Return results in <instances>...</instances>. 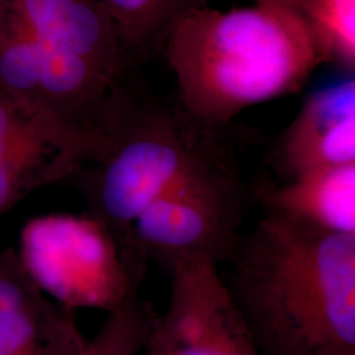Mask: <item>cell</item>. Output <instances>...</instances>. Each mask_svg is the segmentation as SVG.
I'll return each instance as SVG.
<instances>
[{
  "label": "cell",
  "mask_w": 355,
  "mask_h": 355,
  "mask_svg": "<svg viewBox=\"0 0 355 355\" xmlns=\"http://www.w3.org/2000/svg\"><path fill=\"white\" fill-rule=\"evenodd\" d=\"M98 136L96 155L76 175L89 215L128 245L130 225L154 200L233 164L216 130L195 123L177 103L144 96L128 82L114 92Z\"/></svg>",
  "instance_id": "obj_4"
},
{
  "label": "cell",
  "mask_w": 355,
  "mask_h": 355,
  "mask_svg": "<svg viewBox=\"0 0 355 355\" xmlns=\"http://www.w3.org/2000/svg\"><path fill=\"white\" fill-rule=\"evenodd\" d=\"M355 164V79L311 94L280 140L275 168L286 180Z\"/></svg>",
  "instance_id": "obj_10"
},
{
  "label": "cell",
  "mask_w": 355,
  "mask_h": 355,
  "mask_svg": "<svg viewBox=\"0 0 355 355\" xmlns=\"http://www.w3.org/2000/svg\"><path fill=\"white\" fill-rule=\"evenodd\" d=\"M229 263L230 296L261 355H355V234L266 214Z\"/></svg>",
  "instance_id": "obj_1"
},
{
  "label": "cell",
  "mask_w": 355,
  "mask_h": 355,
  "mask_svg": "<svg viewBox=\"0 0 355 355\" xmlns=\"http://www.w3.org/2000/svg\"><path fill=\"white\" fill-rule=\"evenodd\" d=\"M254 1H277V3H282L288 6V0H254Z\"/></svg>",
  "instance_id": "obj_16"
},
{
  "label": "cell",
  "mask_w": 355,
  "mask_h": 355,
  "mask_svg": "<svg viewBox=\"0 0 355 355\" xmlns=\"http://www.w3.org/2000/svg\"><path fill=\"white\" fill-rule=\"evenodd\" d=\"M177 104L218 132L243 110L297 92L324 64L303 16L277 1L183 16L164 44Z\"/></svg>",
  "instance_id": "obj_2"
},
{
  "label": "cell",
  "mask_w": 355,
  "mask_h": 355,
  "mask_svg": "<svg viewBox=\"0 0 355 355\" xmlns=\"http://www.w3.org/2000/svg\"><path fill=\"white\" fill-rule=\"evenodd\" d=\"M266 214L331 234H355V164L318 168L265 186Z\"/></svg>",
  "instance_id": "obj_11"
},
{
  "label": "cell",
  "mask_w": 355,
  "mask_h": 355,
  "mask_svg": "<svg viewBox=\"0 0 355 355\" xmlns=\"http://www.w3.org/2000/svg\"><path fill=\"white\" fill-rule=\"evenodd\" d=\"M245 189L234 164L183 182L148 205L129 229V242L146 261L167 268L184 258L229 262L241 240Z\"/></svg>",
  "instance_id": "obj_5"
},
{
  "label": "cell",
  "mask_w": 355,
  "mask_h": 355,
  "mask_svg": "<svg viewBox=\"0 0 355 355\" xmlns=\"http://www.w3.org/2000/svg\"><path fill=\"white\" fill-rule=\"evenodd\" d=\"M306 1H309V0H288V6L292 7L293 10H296V8H299L302 4H304Z\"/></svg>",
  "instance_id": "obj_15"
},
{
  "label": "cell",
  "mask_w": 355,
  "mask_h": 355,
  "mask_svg": "<svg viewBox=\"0 0 355 355\" xmlns=\"http://www.w3.org/2000/svg\"><path fill=\"white\" fill-rule=\"evenodd\" d=\"M167 270L168 305L139 355H261L217 263L184 258Z\"/></svg>",
  "instance_id": "obj_7"
},
{
  "label": "cell",
  "mask_w": 355,
  "mask_h": 355,
  "mask_svg": "<svg viewBox=\"0 0 355 355\" xmlns=\"http://www.w3.org/2000/svg\"><path fill=\"white\" fill-rule=\"evenodd\" d=\"M157 315L139 297L108 313L79 355H139Z\"/></svg>",
  "instance_id": "obj_14"
},
{
  "label": "cell",
  "mask_w": 355,
  "mask_h": 355,
  "mask_svg": "<svg viewBox=\"0 0 355 355\" xmlns=\"http://www.w3.org/2000/svg\"><path fill=\"white\" fill-rule=\"evenodd\" d=\"M112 19L132 61L164 48L178 21L208 0H98Z\"/></svg>",
  "instance_id": "obj_12"
},
{
  "label": "cell",
  "mask_w": 355,
  "mask_h": 355,
  "mask_svg": "<svg viewBox=\"0 0 355 355\" xmlns=\"http://www.w3.org/2000/svg\"><path fill=\"white\" fill-rule=\"evenodd\" d=\"M74 312L44 291L13 248L0 252V355H79Z\"/></svg>",
  "instance_id": "obj_9"
},
{
  "label": "cell",
  "mask_w": 355,
  "mask_h": 355,
  "mask_svg": "<svg viewBox=\"0 0 355 355\" xmlns=\"http://www.w3.org/2000/svg\"><path fill=\"white\" fill-rule=\"evenodd\" d=\"M296 11L309 26L324 62L354 67L355 0H309Z\"/></svg>",
  "instance_id": "obj_13"
},
{
  "label": "cell",
  "mask_w": 355,
  "mask_h": 355,
  "mask_svg": "<svg viewBox=\"0 0 355 355\" xmlns=\"http://www.w3.org/2000/svg\"><path fill=\"white\" fill-rule=\"evenodd\" d=\"M132 62L98 0H0V89L48 124L98 137Z\"/></svg>",
  "instance_id": "obj_3"
},
{
  "label": "cell",
  "mask_w": 355,
  "mask_h": 355,
  "mask_svg": "<svg viewBox=\"0 0 355 355\" xmlns=\"http://www.w3.org/2000/svg\"><path fill=\"white\" fill-rule=\"evenodd\" d=\"M36 233V283L57 303L112 312L139 297L146 259L95 217L53 216Z\"/></svg>",
  "instance_id": "obj_6"
},
{
  "label": "cell",
  "mask_w": 355,
  "mask_h": 355,
  "mask_svg": "<svg viewBox=\"0 0 355 355\" xmlns=\"http://www.w3.org/2000/svg\"><path fill=\"white\" fill-rule=\"evenodd\" d=\"M96 150V139L40 120L0 89V217L38 189L74 177Z\"/></svg>",
  "instance_id": "obj_8"
}]
</instances>
